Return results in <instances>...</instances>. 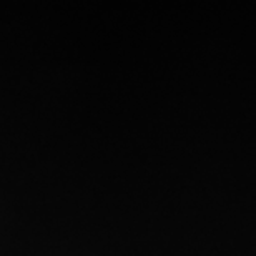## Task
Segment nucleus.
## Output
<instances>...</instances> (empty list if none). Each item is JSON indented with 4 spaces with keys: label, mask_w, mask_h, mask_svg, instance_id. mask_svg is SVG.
<instances>
[]
</instances>
